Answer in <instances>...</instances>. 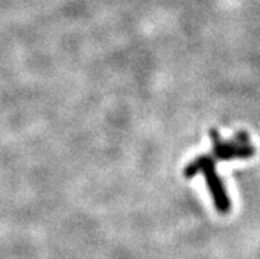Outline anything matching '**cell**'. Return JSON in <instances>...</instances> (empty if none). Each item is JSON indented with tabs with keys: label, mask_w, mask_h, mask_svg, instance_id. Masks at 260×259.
Returning a JSON list of instances; mask_svg holds the SVG:
<instances>
[{
	"label": "cell",
	"mask_w": 260,
	"mask_h": 259,
	"mask_svg": "<svg viewBox=\"0 0 260 259\" xmlns=\"http://www.w3.org/2000/svg\"><path fill=\"white\" fill-rule=\"evenodd\" d=\"M210 139L213 143L210 154L219 161L244 160L252 158L256 152L254 143L246 131H239L234 138L223 139L217 130H210Z\"/></svg>",
	"instance_id": "obj_2"
},
{
	"label": "cell",
	"mask_w": 260,
	"mask_h": 259,
	"mask_svg": "<svg viewBox=\"0 0 260 259\" xmlns=\"http://www.w3.org/2000/svg\"><path fill=\"white\" fill-rule=\"evenodd\" d=\"M198 175H202L206 181V187H208L215 210L221 214L230 213L233 204H231L228 190L224 188L223 181L218 175L215 160L210 152L198 155L194 160H191L185 167L184 176L186 179H193Z\"/></svg>",
	"instance_id": "obj_1"
}]
</instances>
